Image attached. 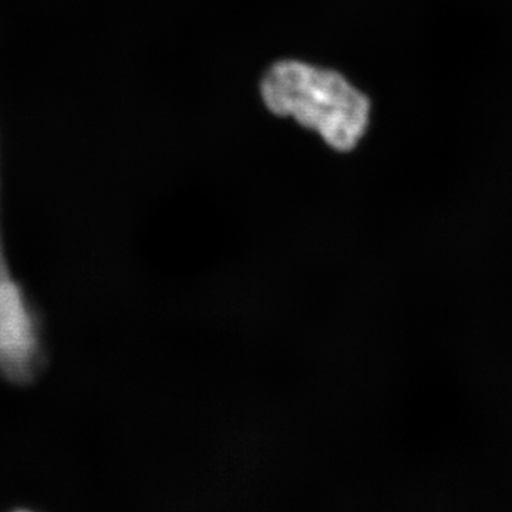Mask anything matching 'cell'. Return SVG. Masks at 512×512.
I'll return each instance as SVG.
<instances>
[{"label": "cell", "instance_id": "obj_1", "mask_svg": "<svg viewBox=\"0 0 512 512\" xmlns=\"http://www.w3.org/2000/svg\"><path fill=\"white\" fill-rule=\"evenodd\" d=\"M261 90L272 113L293 117L335 150H353L369 126V99L332 70L284 60L265 74Z\"/></svg>", "mask_w": 512, "mask_h": 512}]
</instances>
